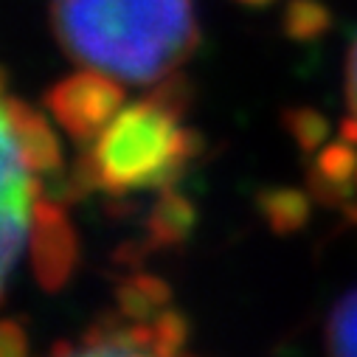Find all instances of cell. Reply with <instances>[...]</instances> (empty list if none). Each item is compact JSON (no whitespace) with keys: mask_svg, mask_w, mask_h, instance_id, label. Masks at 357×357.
<instances>
[{"mask_svg":"<svg viewBox=\"0 0 357 357\" xmlns=\"http://www.w3.org/2000/svg\"><path fill=\"white\" fill-rule=\"evenodd\" d=\"M62 51L121 84H155L197 48L192 0H51Z\"/></svg>","mask_w":357,"mask_h":357,"instance_id":"obj_1","label":"cell"},{"mask_svg":"<svg viewBox=\"0 0 357 357\" xmlns=\"http://www.w3.org/2000/svg\"><path fill=\"white\" fill-rule=\"evenodd\" d=\"M183 146L174 113L155 96L116 113L99 135V169L119 183H135L158 174Z\"/></svg>","mask_w":357,"mask_h":357,"instance_id":"obj_2","label":"cell"},{"mask_svg":"<svg viewBox=\"0 0 357 357\" xmlns=\"http://www.w3.org/2000/svg\"><path fill=\"white\" fill-rule=\"evenodd\" d=\"M51 144L43 121L20 102H3V276L9 282L23 250L31 203H34V166Z\"/></svg>","mask_w":357,"mask_h":357,"instance_id":"obj_3","label":"cell"},{"mask_svg":"<svg viewBox=\"0 0 357 357\" xmlns=\"http://www.w3.org/2000/svg\"><path fill=\"white\" fill-rule=\"evenodd\" d=\"M119 84L121 82L84 68V73L62 82L51 93L54 113L73 132H96L99 124L110 121L119 110V102H121Z\"/></svg>","mask_w":357,"mask_h":357,"instance_id":"obj_4","label":"cell"},{"mask_svg":"<svg viewBox=\"0 0 357 357\" xmlns=\"http://www.w3.org/2000/svg\"><path fill=\"white\" fill-rule=\"evenodd\" d=\"M329 357H357V290L346 296L332 315Z\"/></svg>","mask_w":357,"mask_h":357,"instance_id":"obj_5","label":"cell"},{"mask_svg":"<svg viewBox=\"0 0 357 357\" xmlns=\"http://www.w3.org/2000/svg\"><path fill=\"white\" fill-rule=\"evenodd\" d=\"M54 357H166L158 349H149L132 337H96L82 346H70Z\"/></svg>","mask_w":357,"mask_h":357,"instance_id":"obj_6","label":"cell"},{"mask_svg":"<svg viewBox=\"0 0 357 357\" xmlns=\"http://www.w3.org/2000/svg\"><path fill=\"white\" fill-rule=\"evenodd\" d=\"M346 93H349V105H351V113L357 119V40L349 51V62H346Z\"/></svg>","mask_w":357,"mask_h":357,"instance_id":"obj_7","label":"cell"},{"mask_svg":"<svg viewBox=\"0 0 357 357\" xmlns=\"http://www.w3.org/2000/svg\"><path fill=\"white\" fill-rule=\"evenodd\" d=\"M250 3H256V0H250Z\"/></svg>","mask_w":357,"mask_h":357,"instance_id":"obj_8","label":"cell"}]
</instances>
